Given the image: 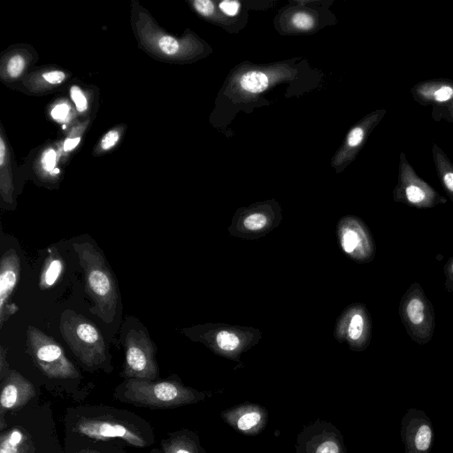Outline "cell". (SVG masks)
<instances>
[{"mask_svg": "<svg viewBox=\"0 0 453 453\" xmlns=\"http://www.w3.org/2000/svg\"><path fill=\"white\" fill-rule=\"evenodd\" d=\"M221 417L235 431L255 435L264 430L268 422V412L261 405L242 403L224 411Z\"/></svg>", "mask_w": 453, "mask_h": 453, "instance_id": "13", "label": "cell"}, {"mask_svg": "<svg viewBox=\"0 0 453 453\" xmlns=\"http://www.w3.org/2000/svg\"><path fill=\"white\" fill-rule=\"evenodd\" d=\"M70 96L73 103L75 104L76 109L80 112H83L88 108V101L83 95L81 89L78 86H73L70 89Z\"/></svg>", "mask_w": 453, "mask_h": 453, "instance_id": "25", "label": "cell"}, {"mask_svg": "<svg viewBox=\"0 0 453 453\" xmlns=\"http://www.w3.org/2000/svg\"><path fill=\"white\" fill-rule=\"evenodd\" d=\"M59 330L71 350L84 365L97 368L105 362V342L99 329L90 320L66 310L61 315Z\"/></svg>", "mask_w": 453, "mask_h": 453, "instance_id": "3", "label": "cell"}, {"mask_svg": "<svg viewBox=\"0 0 453 453\" xmlns=\"http://www.w3.org/2000/svg\"><path fill=\"white\" fill-rule=\"evenodd\" d=\"M432 151L438 178L453 203V165L435 143L433 144Z\"/></svg>", "mask_w": 453, "mask_h": 453, "instance_id": "18", "label": "cell"}, {"mask_svg": "<svg viewBox=\"0 0 453 453\" xmlns=\"http://www.w3.org/2000/svg\"><path fill=\"white\" fill-rule=\"evenodd\" d=\"M366 319L363 313L356 312L352 315L349 327L348 336L353 342H358L365 336Z\"/></svg>", "mask_w": 453, "mask_h": 453, "instance_id": "21", "label": "cell"}, {"mask_svg": "<svg viewBox=\"0 0 453 453\" xmlns=\"http://www.w3.org/2000/svg\"><path fill=\"white\" fill-rule=\"evenodd\" d=\"M69 112V107L65 104H61L55 106L51 111V117L58 121L64 120Z\"/></svg>", "mask_w": 453, "mask_h": 453, "instance_id": "36", "label": "cell"}, {"mask_svg": "<svg viewBox=\"0 0 453 453\" xmlns=\"http://www.w3.org/2000/svg\"><path fill=\"white\" fill-rule=\"evenodd\" d=\"M65 269V262L57 251H50L42 265L39 287L42 290L51 288L58 280Z\"/></svg>", "mask_w": 453, "mask_h": 453, "instance_id": "17", "label": "cell"}, {"mask_svg": "<svg viewBox=\"0 0 453 453\" xmlns=\"http://www.w3.org/2000/svg\"><path fill=\"white\" fill-rule=\"evenodd\" d=\"M85 274L86 289L95 303V312L105 323L116 314L119 291L115 278L103 253L89 242L73 243Z\"/></svg>", "mask_w": 453, "mask_h": 453, "instance_id": "2", "label": "cell"}, {"mask_svg": "<svg viewBox=\"0 0 453 453\" xmlns=\"http://www.w3.org/2000/svg\"><path fill=\"white\" fill-rule=\"evenodd\" d=\"M11 371L7 361V351L4 346L0 347V380L2 381L4 377Z\"/></svg>", "mask_w": 453, "mask_h": 453, "instance_id": "34", "label": "cell"}, {"mask_svg": "<svg viewBox=\"0 0 453 453\" xmlns=\"http://www.w3.org/2000/svg\"><path fill=\"white\" fill-rule=\"evenodd\" d=\"M80 141V137L66 139L64 143V150L69 151L73 150L79 144Z\"/></svg>", "mask_w": 453, "mask_h": 453, "instance_id": "37", "label": "cell"}, {"mask_svg": "<svg viewBox=\"0 0 453 453\" xmlns=\"http://www.w3.org/2000/svg\"><path fill=\"white\" fill-rule=\"evenodd\" d=\"M240 85L248 92L261 93L267 88L269 79L263 72L249 71L241 77Z\"/></svg>", "mask_w": 453, "mask_h": 453, "instance_id": "19", "label": "cell"}, {"mask_svg": "<svg viewBox=\"0 0 453 453\" xmlns=\"http://www.w3.org/2000/svg\"><path fill=\"white\" fill-rule=\"evenodd\" d=\"M365 138V130L361 127H354L349 134L347 142L351 148L357 147Z\"/></svg>", "mask_w": 453, "mask_h": 453, "instance_id": "29", "label": "cell"}, {"mask_svg": "<svg viewBox=\"0 0 453 453\" xmlns=\"http://www.w3.org/2000/svg\"><path fill=\"white\" fill-rule=\"evenodd\" d=\"M121 402L151 409L175 408L204 399V393L184 386L176 380L127 379L116 388Z\"/></svg>", "mask_w": 453, "mask_h": 453, "instance_id": "1", "label": "cell"}, {"mask_svg": "<svg viewBox=\"0 0 453 453\" xmlns=\"http://www.w3.org/2000/svg\"><path fill=\"white\" fill-rule=\"evenodd\" d=\"M24 67V58L21 56L16 55L8 61L7 72L12 78H17L22 73Z\"/></svg>", "mask_w": 453, "mask_h": 453, "instance_id": "23", "label": "cell"}, {"mask_svg": "<svg viewBox=\"0 0 453 453\" xmlns=\"http://www.w3.org/2000/svg\"><path fill=\"white\" fill-rule=\"evenodd\" d=\"M445 275L444 288L447 292H453V256L446 262L443 268Z\"/></svg>", "mask_w": 453, "mask_h": 453, "instance_id": "30", "label": "cell"}, {"mask_svg": "<svg viewBox=\"0 0 453 453\" xmlns=\"http://www.w3.org/2000/svg\"><path fill=\"white\" fill-rule=\"evenodd\" d=\"M0 453H35L31 435L27 430L19 426L2 431Z\"/></svg>", "mask_w": 453, "mask_h": 453, "instance_id": "16", "label": "cell"}, {"mask_svg": "<svg viewBox=\"0 0 453 453\" xmlns=\"http://www.w3.org/2000/svg\"><path fill=\"white\" fill-rule=\"evenodd\" d=\"M57 154L52 149L45 150L42 157V168L49 173H52L56 165Z\"/></svg>", "mask_w": 453, "mask_h": 453, "instance_id": "28", "label": "cell"}, {"mask_svg": "<svg viewBox=\"0 0 453 453\" xmlns=\"http://www.w3.org/2000/svg\"><path fill=\"white\" fill-rule=\"evenodd\" d=\"M156 347L144 331L131 330L125 341V365L122 376L127 379L157 380L158 367Z\"/></svg>", "mask_w": 453, "mask_h": 453, "instance_id": "7", "label": "cell"}, {"mask_svg": "<svg viewBox=\"0 0 453 453\" xmlns=\"http://www.w3.org/2000/svg\"><path fill=\"white\" fill-rule=\"evenodd\" d=\"M119 133L116 130H111L103 137L101 141V147L106 150L113 147L119 140Z\"/></svg>", "mask_w": 453, "mask_h": 453, "instance_id": "33", "label": "cell"}, {"mask_svg": "<svg viewBox=\"0 0 453 453\" xmlns=\"http://www.w3.org/2000/svg\"><path fill=\"white\" fill-rule=\"evenodd\" d=\"M42 77L50 84H59L65 80V74L61 71H51L44 73Z\"/></svg>", "mask_w": 453, "mask_h": 453, "instance_id": "35", "label": "cell"}, {"mask_svg": "<svg viewBox=\"0 0 453 453\" xmlns=\"http://www.w3.org/2000/svg\"><path fill=\"white\" fill-rule=\"evenodd\" d=\"M266 222L267 219L265 215L254 213L244 219L243 225L248 230H259L265 226Z\"/></svg>", "mask_w": 453, "mask_h": 453, "instance_id": "24", "label": "cell"}, {"mask_svg": "<svg viewBox=\"0 0 453 453\" xmlns=\"http://www.w3.org/2000/svg\"><path fill=\"white\" fill-rule=\"evenodd\" d=\"M161 448L163 453H205L197 436L188 430L170 434L161 441Z\"/></svg>", "mask_w": 453, "mask_h": 453, "instance_id": "15", "label": "cell"}, {"mask_svg": "<svg viewBox=\"0 0 453 453\" xmlns=\"http://www.w3.org/2000/svg\"><path fill=\"white\" fill-rule=\"evenodd\" d=\"M5 157V144L3 139H0V165L2 166L4 163Z\"/></svg>", "mask_w": 453, "mask_h": 453, "instance_id": "38", "label": "cell"}, {"mask_svg": "<svg viewBox=\"0 0 453 453\" xmlns=\"http://www.w3.org/2000/svg\"><path fill=\"white\" fill-rule=\"evenodd\" d=\"M59 173V170H58V168H57V169L55 168V169L52 171L51 174H57V173Z\"/></svg>", "mask_w": 453, "mask_h": 453, "instance_id": "41", "label": "cell"}, {"mask_svg": "<svg viewBox=\"0 0 453 453\" xmlns=\"http://www.w3.org/2000/svg\"><path fill=\"white\" fill-rule=\"evenodd\" d=\"M395 202L418 209L433 208L446 203L432 186L422 180L401 154L398 181L393 191Z\"/></svg>", "mask_w": 453, "mask_h": 453, "instance_id": "6", "label": "cell"}, {"mask_svg": "<svg viewBox=\"0 0 453 453\" xmlns=\"http://www.w3.org/2000/svg\"><path fill=\"white\" fill-rule=\"evenodd\" d=\"M74 430L94 440L121 439L134 447H146V436L133 424L109 416L82 417Z\"/></svg>", "mask_w": 453, "mask_h": 453, "instance_id": "8", "label": "cell"}, {"mask_svg": "<svg viewBox=\"0 0 453 453\" xmlns=\"http://www.w3.org/2000/svg\"><path fill=\"white\" fill-rule=\"evenodd\" d=\"M411 92L415 100L422 104H447L453 100V81L434 80L421 82Z\"/></svg>", "mask_w": 453, "mask_h": 453, "instance_id": "14", "label": "cell"}, {"mask_svg": "<svg viewBox=\"0 0 453 453\" xmlns=\"http://www.w3.org/2000/svg\"><path fill=\"white\" fill-rule=\"evenodd\" d=\"M296 453H346L343 437L331 424L314 423L299 434Z\"/></svg>", "mask_w": 453, "mask_h": 453, "instance_id": "10", "label": "cell"}, {"mask_svg": "<svg viewBox=\"0 0 453 453\" xmlns=\"http://www.w3.org/2000/svg\"><path fill=\"white\" fill-rule=\"evenodd\" d=\"M401 439L403 453H430L434 443V426L427 414L410 408L402 418Z\"/></svg>", "mask_w": 453, "mask_h": 453, "instance_id": "9", "label": "cell"}, {"mask_svg": "<svg viewBox=\"0 0 453 453\" xmlns=\"http://www.w3.org/2000/svg\"><path fill=\"white\" fill-rule=\"evenodd\" d=\"M292 21L296 27L304 30L311 28L314 25L313 18L304 12L296 13L293 16Z\"/></svg>", "mask_w": 453, "mask_h": 453, "instance_id": "27", "label": "cell"}, {"mask_svg": "<svg viewBox=\"0 0 453 453\" xmlns=\"http://www.w3.org/2000/svg\"><path fill=\"white\" fill-rule=\"evenodd\" d=\"M159 49L166 55H173L179 50V42L170 35H165L158 41Z\"/></svg>", "mask_w": 453, "mask_h": 453, "instance_id": "26", "label": "cell"}, {"mask_svg": "<svg viewBox=\"0 0 453 453\" xmlns=\"http://www.w3.org/2000/svg\"><path fill=\"white\" fill-rule=\"evenodd\" d=\"M216 342L219 349L225 351H232L237 349L240 343L239 338L233 333L220 331L216 335Z\"/></svg>", "mask_w": 453, "mask_h": 453, "instance_id": "22", "label": "cell"}, {"mask_svg": "<svg viewBox=\"0 0 453 453\" xmlns=\"http://www.w3.org/2000/svg\"><path fill=\"white\" fill-rule=\"evenodd\" d=\"M447 106V111L443 114L447 113V119H451L453 121V100L446 104Z\"/></svg>", "mask_w": 453, "mask_h": 453, "instance_id": "39", "label": "cell"}, {"mask_svg": "<svg viewBox=\"0 0 453 453\" xmlns=\"http://www.w3.org/2000/svg\"><path fill=\"white\" fill-rule=\"evenodd\" d=\"M35 395L34 385L16 370H11L1 381L0 431L5 427V414L26 405Z\"/></svg>", "mask_w": 453, "mask_h": 453, "instance_id": "11", "label": "cell"}, {"mask_svg": "<svg viewBox=\"0 0 453 453\" xmlns=\"http://www.w3.org/2000/svg\"><path fill=\"white\" fill-rule=\"evenodd\" d=\"M194 6L196 10L203 16H210L214 12V4L210 0H196Z\"/></svg>", "mask_w": 453, "mask_h": 453, "instance_id": "32", "label": "cell"}, {"mask_svg": "<svg viewBox=\"0 0 453 453\" xmlns=\"http://www.w3.org/2000/svg\"><path fill=\"white\" fill-rule=\"evenodd\" d=\"M399 316L413 342L423 345L432 340L435 328L434 310L419 283L411 284L402 296Z\"/></svg>", "mask_w": 453, "mask_h": 453, "instance_id": "4", "label": "cell"}, {"mask_svg": "<svg viewBox=\"0 0 453 453\" xmlns=\"http://www.w3.org/2000/svg\"><path fill=\"white\" fill-rule=\"evenodd\" d=\"M79 453H101V452H98L96 450H91V449H83V450H81Z\"/></svg>", "mask_w": 453, "mask_h": 453, "instance_id": "40", "label": "cell"}, {"mask_svg": "<svg viewBox=\"0 0 453 453\" xmlns=\"http://www.w3.org/2000/svg\"><path fill=\"white\" fill-rule=\"evenodd\" d=\"M19 276V257L15 250L10 249L4 253L0 262V328L19 309L15 303L10 302Z\"/></svg>", "mask_w": 453, "mask_h": 453, "instance_id": "12", "label": "cell"}, {"mask_svg": "<svg viewBox=\"0 0 453 453\" xmlns=\"http://www.w3.org/2000/svg\"><path fill=\"white\" fill-rule=\"evenodd\" d=\"M28 351L35 365L49 378L76 379L80 372L67 358L62 347L35 326L27 329Z\"/></svg>", "mask_w": 453, "mask_h": 453, "instance_id": "5", "label": "cell"}, {"mask_svg": "<svg viewBox=\"0 0 453 453\" xmlns=\"http://www.w3.org/2000/svg\"><path fill=\"white\" fill-rule=\"evenodd\" d=\"M219 9L226 15L233 17L238 13L240 9V3L237 1L225 0L220 2Z\"/></svg>", "mask_w": 453, "mask_h": 453, "instance_id": "31", "label": "cell"}, {"mask_svg": "<svg viewBox=\"0 0 453 453\" xmlns=\"http://www.w3.org/2000/svg\"><path fill=\"white\" fill-rule=\"evenodd\" d=\"M342 243L346 253L351 254L360 249L366 252V235L360 234L356 229L346 230L342 235Z\"/></svg>", "mask_w": 453, "mask_h": 453, "instance_id": "20", "label": "cell"}, {"mask_svg": "<svg viewBox=\"0 0 453 453\" xmlns=\"http://www.w3.org/2000/svg\"><path fill=\"white\" fill-rule=\"evenodd\" d=\"M157 453H163V452H161V451H159L158 449H157Z\"/></svg>", "mask_w": 453, "mask_h": 453, "instance_id": "42", "label": "cell"}]
</instances>
